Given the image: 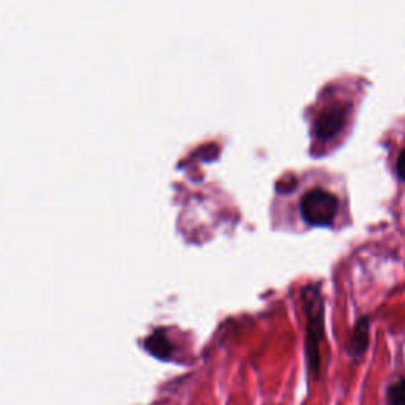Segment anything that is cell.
I'll list each match as a JSON object with an SVG mask.
<instances>
[{
	"instance_id": "6da1fadb",
	"label": "cell",
	"mask_w": 405,
	"mask_h": 405,
	"mask_svg": "<svg viewBox=\"0 0 405 405\" xmlns=\"http://www.w3.org/2000/svg\"><path fill=\"white\" fill-rule=\"evenodd\" d=\"M306 312V358L307 367L315 379L320 375V345L325 338V303L321 298L320 284H307L303 292Z\"/></svg>"
},
{
	"instance_id": "7a4b0ae2",
	"label": "cell",
	"mask_w": 405,
	"mask_h": 405,
	"mask_svg": "<svg viewBox=\"0 0 405 405\" xmlns=\"http://www.w3.org/2000/svg\"><path fill=\"white\" fill-rule=\"evenodd\" d=\"M338 196L329 190L315 187L301 196L299 211L304 221L314 226H328L338 216Z\"/></svg>"
},
{
	"instance_id": "3957f363",
	"label": "cell",
	"mask_w": 405,
	"mask_h": 405,
	"mask_svg": "<svg viewBox=\"0 0 405 405\" xmlns=\"http://www.w3.org/2000/svg\"><path fill=\"white\" fill-rule=\"evenodd\" d=\"M347 121V105L340 101H334L325 106L318 113L314 122V133L321 141L333 140L340 133Z\"/></svg>"
},
{
	"instance_id": "277c9868",
	"label": "cell",
	"mask_w": 405,
	"mask_h": 405,
	"mask_svg": "<svg viewBox=\"0 0 405 405\" xmlns=\"http://www.w3.org/2000/svg\"><path fill=\"white\" fill-rule=\"evenodd\" d=\"M369 326L370 320L367 315H362V317L356 321L347 345V353L350 355V358L358 360L366 353L369 347Z\"/></svg>"
},
{
	"instance_id": "5b68a950",
	"label": "cell",
	"mask_w": 405,
	"mask_h": 405,
	"mask_svg": "<svg viewBox=\"0 0 405 405\" xmlns=\"http://www.w3.org/2000/svg\"><path fill=\"white\" fill-rule=\"evenodd\" d=\"M146 348L149 353H152L159 360H170L173 353V345L170 344L167 335L163 331H155L146 339Z\"/></svg>"
},
{
	"instance_id": "8992f818",
	"label": "cell",
	"mask_w": 405,
	"mask_h": 405,
	"mask_svg": "<svg viewBox=\"0 0 405 405\" xmlns=\"http://www.w3.org/2000/svg\"><path fill=\"white\" fill-rule=\"evenodd\" d=\"M388 405H405V379L391 383L387 391Z\"/></svg>"
},
{
	"instance_id": "52a82bcc",
	"label": "cell",
	"mask_w": 405,
	"mask_h": 405,
	"mask_svg": "<svg viewBox=\"0 0 405 405\" xmlns=\"http://www.w3.org/2000/svg\"><path fill=\"white\" fill-rule=\"evenodd\" d=\"M397 174L402 181H405V148L402 149V152L397 157Z\"/></svg>"
}]
</instances>
